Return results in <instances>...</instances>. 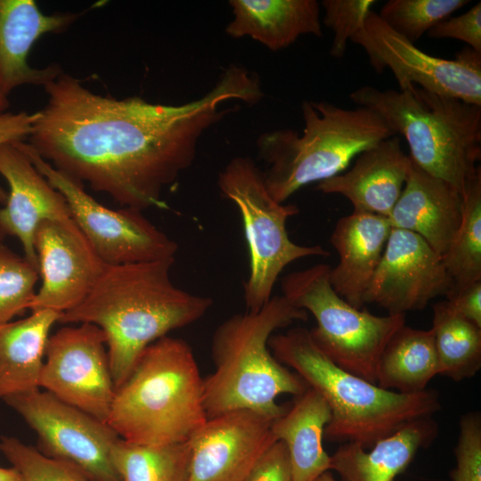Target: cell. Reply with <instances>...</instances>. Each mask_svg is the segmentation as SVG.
Instances as JSON below:
<instances>
[{"mask_svg": "<svg viewBox=\"0 0 481 481\" xmlns=\"http://www.w3.org/2000/svg\"><path fill=\"white\" fill-rule=\"evenodd\" d=\"M314 481H338L333 477V475L329 471L324 472L318 477Z\"/></svg>", "mask_w": 481, "mask_h": 481, "instance_id": "cell-41", "label": "cell"}, {"mask_svg": "<svg viewBox=\"0 0 481 481\" xmlns=\"http://www.w3.org/2000/svg\"><path fill=\"white\" fill-rule=\"evenodd\" d=\"M411 159L401 139L391 136L362 151L346 172L317 183L327 194H339L353 205L355 212L388 217L404 189Z\"/></svg>", "mask_w": 481, "mask_h": 481, "instance_id": "cell-19", "label": "cell"}, {"mask_svg": "<svg viewBox=\"0 0 481 481\" xmlns=\"http://www.w3.org/2000/svg\"><path fill=\"white\" fill-rule=\"evenodd\" d=\"M106 340L103 330L91 323L57 330L46 343L39 387L107 423L116 389Z\"/></svg>", "mask_w": 481, "mask_h": 481, "instance_id": "cell-13", "label": "cell"}, {"mask_svg": "<svg viewBox=\"0 0 481 481\" xmlns=\"http://www.w3.org/2000/svg\"><path fill=\"white\" fill-rule=\"evenodd\" d=\"M454 288L443 257L421 237L392 228L378 268L365 296L388 314L424 309Z\"/></svg>", "mask_w": 481, "mask_h": 481, "instance_id": "cell-14", "label": "cell"}, {"mask_svg": "<svg viewBox=\"0 0 481 481\" xmlns=\"http://www.w3.org/2000/svg\"><path fill=\"white\" fill-rule=\"evenodd\" d=\"M44 88L47 102L26 143L72 180L142 212L167 208L164 190L192 166L204 133L234 110L224 103L255 105L264 97L258 76L239 64L182 104L95 94L63 70Z\"/></svg>", "mask_w": 481, "mask_h": 481, "instance_id": "cell-1", "label": "cell"}, {"mask_svg": "<svg viewBox=\"0 0 481 481\" xmlns=\"http://www.w3.org/2000/svg\"><path fill=\"white\" fill-rule=\"evenodd\" d=\"M392 226L387 217L355 212L340 217L330 242L338 254L330 270L334 290L351 306L362 309L373 275L382 257Z\"/></svg>", "mask_w": 481, "mask_h": 481, "instance_id": "cell-21", "label": "cell"}, {"mask_svg": "<svg viewBox=\"0 0 481 481\" xmlns=\"http://www.w3.org/2000/svg\"><path fill=\"white\" fill-rule=\"evenodd\" d=\"M460 226L442 256L444 266L461 288L481 281V168L470 176L461 192Z\"/></svg>", "mask_w": 481, "mask_h": 481, "instance_id": "cell-29", "label": "cell"}, {"mask_svg": "<svg viewBox=\"0 0 481 481\" xmlns=\"http://www.w3.org/2000/svg\"><path fill=\"white\" fill-rule=\"evenodd\" d=\"M351 41L363 48L377 73L389 69L399 88L416 85L481 106V53L470 47L452 60L432 56L394 31L373 11Z\"/></svg>", "mask_w": 481, "mask_h": 481, "instance_id": "cell-12", "label": "cell"}, {"mask_svg": "<svg viewBox=\"0 0 481 481\" xmlns=\"http://www.w3.org/2000/svg\"><path fill=\"white\" fill-rule=\"evenodd\" d=\"M83 12L45 14L34 0H0V89L9 94L23 85L45 86L62 69L56 64L31 67L28 55L43 35L61 33Z\"/></svg>", "mask_w": 481, "mask_h": 481, "instance_id": "cell-18", "label": "cell"}, {"mask_svg": "<svg viewBox=\"0 0 481 481\" xmlns=\"http://www.w3.org/2000/svg\"><path fill=\"white\" fill-rule=\"evenodd\" d=\"M438 426L433 418L413 420L380 439L368 450L345 443L330 456V469L340 481H394L421 448L436 438Z\"/></svg>", "mask_w": 481, "mask_h": 481, "instance_id": "cell-23", "label": "cell"}, {"mask_svg": "<svg viewBox=\"0 0 481 481\" xmlns=\"http://www.w3.org/2000/svg\"><path fill=\"white\" fill-rule=\"evenodd\" d=\"M0 481H23L20 472L13 467H0Z\"/></svg>", "mask_w": 481, "mask_h": 481, "instance_id": "cell-39", "label": "cell"}, {"mask_svg": "<svg viewBox=\"0 0 481 481\" xmlns=\"http://www.w3.org/2000/svg\"><path fill=\"white\" fill-rule=\"evenodd\" d=\"M221 193L238 208L249 253V274L244 282L247 312H257L272 298L283 269L298 259L327 257L320 245L303 246L289 237L287 220L298 206L277 202L269 193L263 170L249 157L232 159L219 172Z\"/></svg>", "mask_w": 481, "mask_h": 481, "instance_id": "cell-9", "label": "cell"}, {"mask_svg": "<svg viewBox=\"0 0 481 481\" xmlns=\"http://www.w3.org/2000/svg\"><path fill=\"white\" fill-rule=\"evenodd\" d=\"M469 0H389L379 16L394 31L415 44L433 27L461 9Z\"/></svg>", "mask_w": 481, "mask_h": 481, "instance_id": "cell-30", "label": "cell"}, {"mask_svg": "<svg viewBox=\"0 0 481 481\" xmlns=\"http://www.w3.org/2000/svg\"><path fill=\"white\" fill-rule=\"evenodd\" d=\"M4 401L36 432L42 454L75 467L91 481H121L110 459L120 437L106 422L39 389Z\"/></svg>", "mask_w": 481, "mask_h": 481, "instance_id": "cell-11", "label": "cell"}, {"mask_svg": "<svg viewBox=\"0 0 481 481\" xmlns=\"http://www.w3.org/2000/svg\"><path fill=\"white\" fill-rule=\"evenodd\" d=\"M60 316L36 310L25 319L0 325V398L39 389L49 331Z\"/></svg>", "mask_w": 481, "mask_h": 481, "instance_id": "cell-25", "label": "cell"}, {"mask_svg": "<svg viewBox=\"0 0 481 481\" xmlns=\"http://www.w3.org/2000/svg\"><path fill=\"white\" fill-rule=\"evenodd\" d=\"M374 0H323V24L333 33L330 54L342 58L348 40L363 27Z\"/></svg>", "mask_w": 481, "mask_h": 481, "instance_id": "cell-33", "label": "cell"}, {"mask_svg": "<svg viewBox=\"0 0 481 481\" xmlns=\"http://www.w3.org/2000/svg\"><path fill=\"white\" fill-rule=\"evenodd\" d=\"M208 420L203 379L191 346L165 336L141 354L115 391L107 424L129 443H185Z\"/></svg>", "mask_w": 481, "mask_h": 481, "instance_id": "cell-5", "label": "cell"}, {"mask_svg": "<svg viewBox=\"0 0 481 481\" xmlns=\"http://www.w3.org/2000/svg\"><path fill=\"white\" fill-rule=\"evenodd\" d=\"M438 375L454 381L481 368V328L453 312L445 300L433 306L432 328Z\"/></svg>", "mask_w": 481, "mask_h": 481, "instance_id": "cell-27", "label": "cell"}, {"mask_svg": "<svg viewBox=\"0 0 481 481\" xmlns=\"http://www.w3.org/2000/svg\"><path fill=\"white\" fill-rule=\"evenodd\" d=\"M330 270V265L318 264L288 273L281 282L282 296L314 315L316 326L310 335L332 363L376 384L380 355L405 324V315H375L351 306L332 288Z\"/></svg>", "mask_w": 481, "mask_h": 481, "instance_id": "cell-8", "label": "cell"}, {"mask_svg": "<svg viewBox=\"0 0 481 481\" xmlns=\"http://www.w3.org/2000/svg\"><path fill=\"white\" fill-rule=\"evenodd\" d=\"M271 420L250 410H234L208 419L188 440V481H245L277 440Z\"/></svg>", "mask_w": 481, "mask_h": 481, "instance_id": "cell-16", "label": "cell"}, {"mask_svg": "<svg viewBox=\"0 0 481 481\" xmlns=\"http://www.w3.org/2000/svg\"><path fill=\"white\" fill-rule=\"evenodd\" d=\"M4 237V232L0 229V240Z\"/></svg>", "mask_w": 481, "mask_h": 481, "instance_id": "cell-42", "label": "cell"}, {"mask_svg": "<svg viewBox=\"0 0 481 481\" xmlns=\"http://www.w3.org/2000/svg\"><path fill=\"white\" fill-rule=\"evenodd\" d=\"M308 313L286 298L272 297L257 312L234 314L212 337L215 371L203 379V404L208 419L234 410H250L271 420L281 416V394L299 395L308 386L270 352L268 340L278 329L306 321Z\"/></svg>", "mask_w": 481, "mask_h": 481, "instance_id": "cell-3", "label": "cell"}, {"mask_svg": "<svg viewBox=\"0 0 481 481\" xmlns=\"http://www.w3.org/2000/svg\"><path fill=\"white\" fill-rule=\"evenodd\" d=\"M245 481H292L288 451L277 440L261 456Z\"/></svg>", "mask_w": 481, "mask_h": 481, "instance_id": "cell-36", "label": "cell"}, {"mask_svg": "<svg viewBox=\"0 0 481 481\" xmlns=\"http://www.w3.org/2000/svg\"><path fill=\"white\" fill-rule=\"evenodd\" d=\"M110 459L121 481H188L191 448L188 442L143 445L118 438Z\"/></svg>", "mask_w": 481, "mask_h": 481, "instance_id": "cell-28", "label": "cell"}, {"mask_svg": "<svg viewBox=\"0 0 481 481\" xmlns=\"http://www.w3.org/2000/svg\"><path fill=\"white\" fill-rule=\"evenodd\" d=\"M438 375V362L431 329L402 326L385 346L377 368L376 385L402 394L427 389Z\"/></svg>", "mask_w": 481, "mask_h": 481, "instance_id": "cell-26", "label": "cell"}, {"mask_svg": "<svg viewBox=\"0 0 481 481\" xmlns=\"http://www.w3.org/2000/svg\"><path fill=\"white\" fill-rule=\"evenodd\" d=\"M0 452L23 481H91L75 467L46 457L14 437L2 436Z\"/></svg>", "mask_w": 481, "mask_h": 481, "instance_id": "cell-32", "label": "cell"}, {"mask_svg": "<svg viewBox=\"0 0 481 481\" xmlns=\"http://www.w3.org/2000/svg\"><path fill=\"white\" fill-rule=\"evenodd\" d=\"M36 112H4L0 114V146L27 141L33 128ZM8 193L0 186V204H4Z\"/></svg>", "mask_w": 481, "mask_h": 481, "instance_id": "cell-38", "label": "cell"}, {"mask_svg": "<svg viewBox=\"0 0 481 481\" xmlns=\"http://www.w3.org/2000/svg\"><path fill=\"white\" fill-rule=\"evenodd\" d=\"M301 111V132L272 130L257 140L266 166V188L279 203L309 183L340 174L362 151L395 135L378 114L364 107L346 109L306 100Z\"/></svg>", "mask_w": 481, "mask_h": 481, "instance_id": "cell-7", "label": "cell"}, {"mask_svg": "<svg viewBox=\"0 0 481 481\" xmlns=\"http://www.w3.org/2000/svg\"><path fill=\"white\" fill-rule=\"evenodd\" d=\"M330 417L324 399L308 387L286 412L273 420V434L288 451L292 481H314L330 470V456L322 444Z\"/></svg>", "mask_w": 481, "mask_h": 481, "instance_id": "cell-24", "label": "cell"}, {"mask_svg": "<svg viewBox=\"0 0 481 481\" xmlns=\"http://www.w3.org/2000/svg\"><path fill=\"white\" fill-rule=\"evenodd\" d=\"M268 346L327 403L331 417L323 437L330 442L355 443L369 450L408 423L431 418L441 409L434 389L402 394L342 370L318 348L306 328L272 335Z\"/></svg>", "mask_w": 481, "mask_h": 481, "instance_id": "cell-4", "label": "cell"}, {"mask_svg": "<svg viewBox=\"0 0 481 481\" xmlns=\"http://www.w3.org/2000/svg\"><path fill=\"white\" fill-rule=\"evenodd\" d=\"M38 275L24 257L0 243V325L29 309Z\"/></svg>", "mask_w": 481, "mask_h": 481, "instance_id": "cell-31", "label": "cell"}, {"mask_svg": "<svg viewBox=\"0 0 481 481\" xmlns=\"http://www.w3.org/2000/svg\"><path fill=\"white\" fill-rule=\"evenodd\" d=\"M42 284L31 311L63 314L78 306L94 288L107 264L97 255L74 219L45 221L35 235Z\"/></svg>", "mask_w": 481, "mask_h": 481, "instance_id": "cell-15", "label": "cell"}, {"mask_svg": "<svg viewBox=\"0 0 481 481\" xmlns=\"http://www.w3.org/2000/svg\"><path fill=\"white\" fill-rule=\"evenodd\" d=\"M232 20L225 33L249 37L271 51L285 49L305 35L322 37L316 0H230Z\"/></svg>", "mask_w": 481, "mask_h": 481, "instance_id": "cell-22", "label": "cell"}, {"mask_svg": "<svg viewBox=\"0 0 481 481\" xmlns=\"http://www.w3.org/2000/svg\"><path fill=\"white\" fill-rule=\"evenodd\" d=\"M461 208V194L453 186L411 159L404 189L387 218L392 228L419 235L444 256L460 226Z\"/></svg>", "mask_w": 481, "mask_h": 481, "instance_id": "cell-20", "label": "cell"}, {"mask_svg": "<svg viewBox=\"0 0 481 481\" xmlns=\"http://www.w3.org/2000/svg\"><path fill=\"white\" fill-rule=\"evenodd\" d=\"M36 168L62 194L72 217L100 258L123 265L175 258L177 243L147 219L142 211L112 209L42 159L25 142H18Z\"/></svg>", "mask_w": 481, "mask_h": 481, "instance_id": "cell-10", "label": "cell"}, {"mask_svg": "<svg viewBox=\"0 0 481 481\" xmlns=\"http://www.w3.org/2000/svg\"><path fill=\"white\" fill-rule=\"evenodd\" d=\"M456 467L452 481H481V415L469 412L461 416L460 435L454 449Z\"/></svg>", "mask_w": 481, "mask_h": 481, "instance_id": "cell-34", "label": "cell"}, {"mask_svg": "<svg viewBox=\"0 0 481 481\" xmlns=\"http://www.w3.org/2000/svg\"><path fill=\"white\" fill-rule=\"evenodd\" d=\"M445 298L453 312L481 328V281L453 288Z\"/></svg>", "mask_w": 481, "mask_h": 481, "instance_id": "cell-37", "label": "cell"}, {"mask_svg": "<svg viewBox=\"0 0 481 481\" xmlns=\"http://www.w3.org/2000/svg\"><path fill=\"white\" fill-rule=\"evenodd\" d=\"M0 174L9 186L0 208V229L18 238L24 257L38 270L35 235L45 221L69 220L72 215L61 192L36 168L18 142L0 146Z\"/></svg>", "mask_w": 481, "mask_h": 481, "instance_id": "cell-17", "label": "cell"}, {"mask_svg": "<svg viewBox=\"0 0 481 481\" xmlns=\"http://www.w3.org/2000/svg\"><path fill=\"white\" fill-rule=\"evenodd\" d=\"M174 262L106 265L87 297L60 316L61 323H91L103 330L115 389L126 380L149 345L197 322L213 305L210 298L174 284Z\"/></svg>", "mask_w": 481, "mask_h": 481, "instance_id": "cell-2", "label": "cell"}, {"mask_svg": "<svg viewBox=\"0 0 481 481\" xmlns=\"http://www.w3.org/2000/svg\"><path fill=\"white\" fill-rule=\"evenodd\" d=\"M9 108L8 97L0 89V114L6 112Z\"/></svg>", "mask_w": 481, "mask_h": 481, "instance_id": "cell-40", "label": "cell"}, {"mask_svg": "<svg viewBox=\"0 0 481 481\" xmlns=\"http://www.w3.org/2000/svg\"><path fill=\"white\" fill-rule=\"evenodd\" d=\"M349 98L374 111L395 135L405 139L415 165L461 194L480 167L481 106L416 85L398 90L364 86Z\"/></svg>", "mask_w": 481, "mask_h": 481, "instance_id": "cell-6", "label": "cell"}, {"mask_svg": "<svg viewBox=\"0 0 481 481\" xmlns=\"http://www.w3.org/2000/svg\"><path fill=\"white\" fill-rule=\"evenodd\" d=\"M432 38H453L481 53V2L466 12L447 18L433 27L428 33Z\"/></svg>", "mask_w": 481, "mask_h": 481, "instance_id": "cell-35", "label": "cell"}]
</instances>
